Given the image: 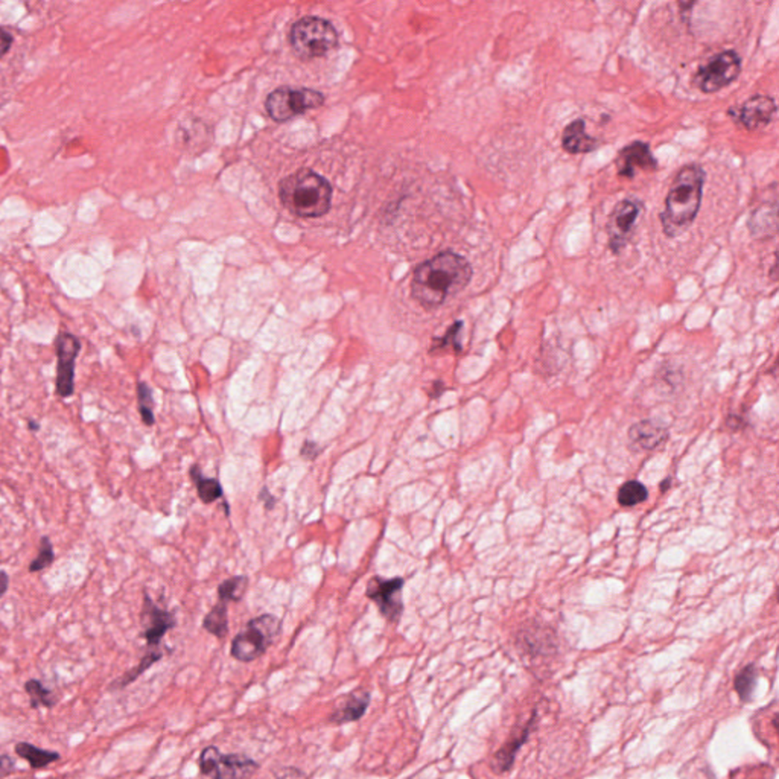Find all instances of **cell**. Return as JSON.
Returning <instances> with one entry per match:
<instances>
[{
    "mask_svg": "<svg viewBox=\"0 0 779 779\" xmlns=\"http://www.w3.org/2000/svg\"><path fill=\"white\" fill-rule=\"evenodd\" d=\"M472 276V265L468 259L447 250L414 269L411 296L425 309H436L462 292L471 284Z\"/></svg>",
    "mask_w": 779,
    "mask_h": 779,
    "instance_id": "6da1fadb",
    "label": "cell"
},
{
    "mask_svg": "<svg viewBox=\"0 0 779 779\" xmlns=\"http://www.w3.org/2000/svg\"><path fill=\"white\" fill-rule=\"evenodd\" d=\"M705 182L706 172L697 163H689L679 169L659 216L666 237H681L696 221L704 199Z\"/></svg>",
    "mask_w": 779,
    "mask_h": 779,
    "instance_id": "7a4b0ae2",
    "label": "cell"
},
{
    "mask_svg": "<svg viewBox=\"0 0 779 779\" xmlns=\"http://www.w3.org/2000/svg\"><path fill=\"white\" fill-rule=\"evenodd\" d=\"M282 205L299 218L326 215L332 203V186L311 169H300L280 182Z\"/></svg>",
    "mask_w": 779,
    "mask_h": 779,
    "instance_id": "3957f363",
    "label": "cell"
},
{
    "mask_svg": "<svg viewBox=\"0 0 779 779\" xmlns=\"http://www.w3.org/2000/svg\"><path fill=\"white\" fill-rule=\"evenodd\" d=\"M290 43L301 59L320 58L339 46V33L326 19L307 16L291 27Z\"/></svg>",
    "mask_w": 779,
    "mask_h": 779,
    "instance_id": "277c9868",
    "label": "cell"
},
{
    "mask_svg": "<svg viewBox=\"0 0 779 779\" xmlns=\"http://www.w3.org/2000/svg\"><path fill=\"white\" fill-rule=\"evenodd\" d=\"M282 623L271 613L250 619L247 629L231 641L230 653L239 662H252L264 655L280 634Z\"/></svg>",
    "mask_w": 779,
    "mask_h": 779,
    "instance_id": "5b68a950",
    "label": "cell"
},
{
    "mask_svg": "<svg viewBox=\"0 0 779 779\" xmlns=\"http://www.w3.org/2000/svg\"><path fill=\"white\" fill-rule=\"evenodd\" d=\"M324 95L318 90L307 87H279L271 92L265 101V108L269 118L276 122H286L299 114L307 113L308 110L322 107Z\"/></svg>",
    "mask_w": 779,
    "mask_h": 779,
    "instance_id": "8992f818",
    "label": "cell"
},
{
    "mask_svg": "<svg viewBox=\"0 0 779 779\" xmlns=\"http://www.w3.org/2000/svg\"><path fill=\"white\" fill-rule=\"evenodd\" d=\"M742 57L732 49L723 51L721 54L715 55L713 58L702 66L693 76L694 86L699 89L700 92L711 93L719 92L721 89L732 84L734 81L742 74Z\"/></svg>",
    "mask_w": 779,
    "mask_h": 779,
    "instance_id": "52a82bcc",
    "label": "cell"
},
{
    "mask_svg": "<svg viewBox=\"0 0 779 779\" xmlns=\"http://www.w3.org/2000/svg\"><path fill=\"white\" fill-rule=\"evenodd\" d=\"M199 770L209 779H247L259 770V764L245 755H222L218 747H206L199 755Z\"/></svg>",
    "mask_w": 779,
    "mask_h": 779,
    "instance_id": "ba28073f",
    "label": "cell"
},
{
    "mask_svg": "<svg viewBox=\"0 0 779 779\" xmlns=\"http://www.w3.org/2000/svg\"><path fill=\"white\" fill-rule=\"evenodd\" d=\"M82 344L74 333L59 332L55 337V354H57V378L55 392L61 399H69L75 393L76 358L81 354Z\"/></svg>",
    "mask_w": 779,
    "mask_h": 779,
    "instance_id": "9c48e42d",
    "label": "cell"
},
{
    "mask_svg": "<svg viewBox=\"0 0 779 779\" xmlns=\"http://www.w3.org/2000/svg\"><path fill=\"white\" fill-rule=\"evenodd\" d=\"M405 580L402 577L382 579L379 575L371 577L367 583L366 596L377 604L382 617L388 623L398 624L402 617V589Z\"/></svg>",
    "mask_w": 779,
    "mask_h": 779,
    "instance_id": "30bf717a",
    "label": "cell"
},
{
    "mask_svg": "<svg viewBox=\"0 0 779 779\" xmlns=\"http://www.w3.org/2000/svg\"><path fill=\"white\" fill-rule=\"evenodd\" d=\"M644 210L640 199H624L615 206L609 215L608 238L611 252L619 254L626 248L634 233L635 224Z\"/></svg>",
    "mask_w": 779,
    "mask_h": 779,
    "instance_id": "8fae6325",
    "label": "cell"
},
{
    "mask_svg": "<svg viewBox=\"0 0 779 779\" xmlns=\"http://www.w3.org/2000/svg\"><path fill=\"white\" fill-rule=\"evenodd\" d=\"M775 114H776V101L774 97L764 95L749 97L742 105L728 110V116L746 131H757L767 127L774 121Z\"/></svg>",
    "mask_w": 779,
    "mask_h": 779,
    "instance_id": "7c38bea8",
    "label": "cell"
},
{
    "mask_svg": "<svg viewBox=\"0 0 779 779\" xmlns=\"http://www.w3.org/2000/svg\"><path fill=\"white\" fill-rule=\"evenodd\" d=\"M140 619H142V626H144L142 636L145 638L148 650L160 649L161 640L165 638V635L174 629L177 624L174 613L159 608L146 592L144 594V608H142Z\"/></svg>",
    "mask_w": 779,
    "mask_h": 779,
    "instance_id": "4fadbf2b",
    "label": "cell"
},
{
    "mask_svg": "<svg viewBox=\"0 0 779 779\" xmlns=\"http://www.w3.org/2000/svg\"><path fill=\"white\" fill-rule=\"evenodd\" d=\"M619 177L634 178L638 169L653 172L658 169V161L651 154L650 145L636 140L624 146L615 159Z\"/></svg>",
    "mask_w": 779,
    "mask_h": 779,
    "instance_id": "5bb4252c",
    "label": "cell"
},
{
    "mask_svg": "<svg viewBox=\"0 0 779 779\" xmlns=\"http://www.w3.org/2000/svg\"><path fill=\"white\" fill-rule=\"evenodd\" d=\"M670 437L666 426L655 420L644 419L632 425L627 432L629 445L635 452H651L664 447Z\"/></svg>",
    "mask_w": 779,
    "mask_h": 779,
    "instance_id": "9a60e30c",
    "label": "cell"
},
{
    "mask_svg": "<svg viewBox=\"0 0 779 779\" xmlns=\"http://www.w3.org/2000/svg\"><path fill=\"white\" fill-rule=\"evenodd\" d=\"M600 145V140L588 135L586 131L585 119H575L574 122L566 125L562 135V146L570 154H588L596 151Z\"/></svg>",
    "mask_w": 779,
    "mask_h": 779,
    "instance_id": "2e32d148",
    "label": "cell"
},
{
    "mask_svg": "<svg viewBox=\"0 0 779 779\" xmlns=\"http://www.w3.org/2000/svg\"><path fill=\"white\" fill-rule=\"evenodd\" d=\"M556 638L547 626L533 623L532 626L522 627L518 635V644L522 650L528 651L532 655L549 653V649L556 647Z\"/></svg>",
    "mask_w": 779,
    "mask_h": 779,
    "instance_id": "e0dca14e",
    "label": "cell"
},
{
    "mask_svg": "<svg viewBox=\"0 0 779 779\" xmlns=\"http://www.w3.org/2000/svg\"><path fill=\"white\" fill-rule=\"evenodd\" d=\"M370 700V694L367 691H355V693L349 694L344 700V704L339 705V708L329 715V721L335 723V725H344V723L360 721L361 717L366 714Z\"/></svg>",
    "mask_w": 779,
    "mask_h": 779,
    "instance_id": "ac0fdd59",
    "label": "cell"
},
{
    "mask_svg": "<svg viewBox=\"0 0 779 779\" xmlns=\"http://www.w3.org/2000/svg\"><path fill=\"white\" fill-rule=\"evenodd\" d=\"M533 723H534V717H533L532 721H528V725L522 729L521 734L513 736L510 742H507V744H505L502 749H500L498 752L495 753V772L504 774L507 770H510L511 766L515 763L516 753H518V751L524 746V743L527 742L530 731H532Z\"/></svg>",
    "mask_w": 779,
    "mask_h": 779,
    "instance_id": "d6986e66",
    "label": "cell"
},
{
    "mask_svg": "<svg viewBox=\"0 0 779 779\" xmlns=\"http://www.w3.org/2000/svg\"><path fill=\"white\" fill-rule=\"evenodd\" d=\"M14 751H16L19 757L27 760L34 770H42V768L48 767L49 764L57 763V761H59V758H61V755L58 752H55V751H44V749H40V747L34 746L31 743L27 742L17 743Z\"/></svg>",
    "mask_w": 779,
    "mask_h": 779,
    "instance_id": "ffe728a7",
    "label": "cell"
},
{
    "mask_svg": "<svg viewBox=\"0 0 779 779\" xmlns=\"http://www.w3.org/2000/svg\"><path fill=\"white\" fill-rule=\"evenodd\" d=\"M191 479L195 483L199 500L203 501L205 504H212V502H215V501L222 498L224 490H222L220 481L205 477L199 466H192V469H191Z\"/></svg>",
    "mask_w": 779,
    "mask_h": 779,
    "instance_id": "44dd1931",
    "label": "cell"
},
{
    "mask_svg": "<svg viewBox=\"0 0 779 779\" xmlns=\"http://www.w3.org/2000/svg\"><path fill=\"white\" fill-rule=\"evenodd\" d=\"M161 658H163V651H161L160 649H154V650L146 651V655L140 659L139 664H137L135 668H131V670L125 673L124 676L116 679V681L112 683L110 689L114 691V689H122V688L129 687V683L135 682L137 677L142 676L151 666H154L156 662L160 661Z\"/></svg>",
    "mask_w": 779,
    "mask_h": 779,
    "instance_id": "7402d4cb",
    "label": "cell"
},
{
    "mask_svg": "<svg viewBox=\"0 0 779 779\" xmlns=\"http://www.w3.org/2000/svg\"><path fill=\"white\" fill-rule=\"evenodd\" d=\"M203 627L216 638H226L229 634V617H227V603L220 602L205 617Z\"/></svg>",
    "mask_w": 779,
    "mask_h": 779,
    "instance_id": "603a6c76",
    "label": "cell"
},
{
    "mask_svg": "<svg viewBox=\"0 0 779 779\" xmlns=\"http://www.w3.org/2000/svg\"><path fill=\"white\" fill-rule=\"evenodd\" d=\"M136 393H137V407H139L142 422L146 426H152V425L156 424V414H154L156 402H154L152 390H151L150 386L146 382L139 381L137 382V387H136Z\"/></svg>",
    "mask_w": 779,
    "mask_h": 779,
    "instance_id": "cb8c5ba5",
    "label": "cell"
},
{
    "mask_svg": "<svg viewBox=\"0 0 779 779\" xmlns=\"http://www.w3.org/2000/svg\"><path fill=\"white\" fill-rule=\"evenodd\" d=\"M647 498H649V490H647L644 484L640 483V481H635V479L623 484L619 489V495H617L619 504L621 507H626V509L641 504Z\"/></svg>",
    "mask_w": 779,
    "mask_h": 779,
    "instance_id": "d4e9b609",
    "label": "cell"
},
{
    "mask_svg": "<svg viewBox=\"0 0 779 779\" xmlns=\"http://www.w3.org/2000/svg\"><path fill=\"white\" fill-rule=\"evenodd\" d=\"M25 691L29 694V705H31V708L34 710H37L40 706H44V708H54L55 705H57V697H55L54 694L49 691L48 688L44 687L43 683L37 681V679H29L27 683H25Z\"/></svg>",
    "mask_w": 779,
    "mask_h": 779,
    "instance_id": "484cf974",
    "label": "cell"
},
{
    "mask_svg": "<svg viewBox=\"0 0 779 779\" xmlns=\"http://www.w3.org/2000/svg\"><path fill=\"white\" fill-rule=\"evenodd\" d=\"M462 331L463 322L458 320V322L452 324L451 328L448 329L447 333L443 337L432 339L430 349L431 354L443 352V350H454V352L460 354L463 350L462 341H460Z\"/></svg>",
    "mask_w": 779,
    "mask_h": 779,
    "instance_id": "4316f807",
    "label": "cell"
},
{
    "mask_svg": "<svg viewBox=\"0 0 779 779\" xmlns=\"http://www.w3.org/2000/svg\"><path fill=\"white\" fill-rule=\"evenodd\" d=\"M247 586L248 579L245 575H238V577H231L229 580L222 581L218 588L220 602H239L247 591Z\"/></svg>",
    "mask_w": 779,
    "mask_h": 779,
    "instance_id": "83f0119b",
    "label": "cell"
},
{
    "mask_svg": "<svg viewBox=\"0 0 779 779\" xmlns=\"http://www.w3.org/2000/svg\"><path fill=\"white\" fill-rule=\"evenodd\" d=\"M55 562L54 545L51 542L49 536H43L38 542L37 557L29 564L27 571L29 573H40V571L48 570Z\"/></svg>",
    "mask_w": 779,
    "mask_h": 779,
    "instance_id": "f1b7e54d",
    "label": "cell"
},
{
    "mask_svg": "<svg viewBox=\"0 0 779 779\" xmlns=\"http://www.w3.org/2000/svg\"><path fill=\"white\" fill-rule=\"evenodd\" d=\"M758 672L755 666H747L743 668L742 672L738 673V676L736 677V689L738 696H740V699L751 700L752 697L753 687H755V682H757Z\"/></svg>",
    "mask_w": 779,
    "mask_h": 779,
    "instance_id": "f546056e",
    "label": "cell"
},
{
    "mask_svg": "<svg viewBox=\"0 0 779 779\" xmlns=\"http://www.w3.org/2000/svg\"><path fill=\"white\" fill-rule=\"evenodd\" d=\"M14 43V35L8 27H0V59L4 58Z\"/></svg>",
    "mask_w": 779,
    "mask_h": 779,
    "instance_id": "4dcf8cb0",
    "label": "cell"
},
{
    "mask_svg": "<svg viewBox=\"0 0 779 779\" xmlns=\"http://www.w3.org/2000/svg\"><path fill=\"white\" fill-rule=\"evenodd\" d=\"M322 451L323 448L318 443L307 440L303 443V447H301L300 454L301 457L307 458V460H315L322 454Z\"/></svg>",
    "mask_w": 779,
    "mask_h": 779,
    "instance_id": "1f68e13d",
    "label": "cell"
},
{
    "mask_svg": "<svg viewBox=\"0 0 779 779\" xmlns=\"http://www.w3.org/2000/svg\"><path fill=\"white\" fill-rule=\"evenodd\" d=\"M14 770V760L10 755H0V779L12 775Z\"/></svg>",
    "mask_w": 779,
    "mask_h": 779,
    "instance_id": "d6a6232c",
    "label": "cell"
},
{
    "mask_svg": "<svg viewBox=\"0 0 779 779\" xmlns=\"http://www.w3.org/2000/svg\"><path fill=\"white\" fill-rule=\"evenodd\" d=\"M259 500L264 502L265 509H267V510H273V509H275L276 507V502H277V500H276L273 495L269 494L267 487H264V489L261 490V494H259Z\"/></svg>",
    "mask_w": 779,
    "mask_h": 779,
    "instance_id": "836d02e7",
    "label": "cell"
},
{
    "mask_svg": "<svg viewBox=\"0 0 779 779\" xmlns=\"http://www.w3.org/2000/svg\"><path fill=\"white\" fill-rule=\"evenodd\" d=\"M8 588H10V575L6 574L5 571L0 570V598L5 596Z\"/></svg>",
    "mask_w": 779,
    "mask_h": 779,
    "instance_id": "e575fe53",
    "label": "cell"
},
{
    "mask_svg": "<svg viewBox=\"0 0 779 779\" xmlns=\"http://www.w3.org/2000/svg\"><path fill=\"white\" fill-rule=\"evenodd\" d=\"M432 388H434V390L430 393L431 398H439L441 393H443V390H445V384L441 381L432 382Z\"/></svg>",
    "mask_w": 779,
    "mask_h": 779,
    "instance_id": "d590c367",
    "label": "cell"
},
{
    "mask_svg": "<svg viewBox=\"0 0 779 779\" xmlns=\"http://www.w3.org/2000/svg\"><path fill=\"white\" fill-rule=\"evenodd\" d=\"M27 428L31 432H38L40 431V424H38L37 420L27 419Z\"/></svg>",
    "mask_w": 779,
    "mask_h": 779,
    "instance_id": "8d00e7d4",
    "label": "cell"
},
{
    "mask_svg": "<svg viewBox=\"0 0 779 779\" xmlns=\"http://www.w3.org/2000/svg\"><path fill=\"white\" fill-rule=\"evenodd\" d=\"M668 484H670V486H672V479H664V484H662V486H661L662 492H666V486H668Z\"/></svg>",
    "mask_w": 779,
    "mask_h": 779,
    "instance_id": "74e56055",
    "label": "cell"
}]
</instances>
